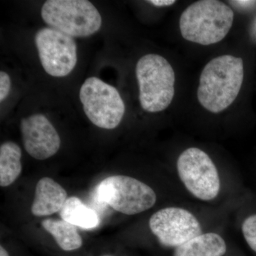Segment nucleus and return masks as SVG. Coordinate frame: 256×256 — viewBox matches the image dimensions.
<instances>
[{
	"label": "nucleus",
	"mask_w": 256,
	"mask_h": 256,
	"mask_svg": "<svg viewBox=\"0 0 256 256\" xmlns=\"http://www.w3.org/2000/svg\"><path fill=\"white\" fill-rule=\"evenodd\" d=\"M244 78V60L232 55L210 60L202 70L197 90L198 102L206 110L220 114L238 97Z\"/></svg>",
	"instance_id": "obj_1"
},
{
	"label": "nucleus",
	"mask_w": 256,
	"mask_h": 256,
	"mask_svg": "<svg viewBox=\"0 0 256 256\" xmlns=\"http://www.w3.org/2000/svg\"><path fill=\"white\" fill-rule=\"evenodd\" d=\"M233 10L218 0H201L184 10L180 18L182 36L186 41L208 46L225 38L233 25Z\"/></svg>",
	"instance_id": "obj_2"
},
{
	"label": "nucleus",
	"mask_w": 256,
	"mask_h": 256,
	"mask_svg": "<svg viewBox=\"0 0 256 256\" xmlns=\"http://www.w3.org/2000/svg\"><path fill=\"white\" fill-rule=\"evenodd\" d=\"M136 72L143 110L148 112L166 110L175 92V74L171 64L162 56L150 54L140 58Z\"/></svg>",
	"instance_id": "obj_3"
},
{
	"label": "nucleus",
	"mask_w": 256,
	"mask_h": 256,
	"mask_svg": "<svg viewBox=\"0 0 256 256\" xmlns=\"http://www.w3.org/2000/svg\"><path fill=\"white\" fill-rule=\"evenodd\" d=\"M42 18L50 28L72 37H86L96 33L102 18L87 0H48L42 8Z\"/></svg>",
	"instance_id": "obj_4"
},
{
	"label": "nucleus",
	"mask_w": 256,
	"mask_h": 256,
	"mask_svg": "<svg viewBox=\"0 0 256 256\" xmlns=\"http://www.w3.org/2000/svg\"><path fill=\"white\" fill-rule=\"evenodd\" d=\"M99 201L114 210L134 215L150 210L156 204V192L137 178L114 175L102 180L96 188Z\"/></svg>",
	"instance_id": "obj_5"
},
{
	"label": "nucleus",
	"mask_w": 256,
	"mask_h": 256,
	"mask_svg": "<svg viewBox=\"0 0 256 256\" xmlns=\"http://www.w3.org/2000/svg\"><path fill=\"white\" fill-rule=\"evenodd\" d=\"M178 176L191 194L208 202L218 196L220 174L210 156L200 148H190L180 154L176 162Z\"/></svg>",
	"instance_id": "obj_6"
},
{
	"label": "nucleus",
	"mask_w": 256,
	"mask_h": 256,
	"mask_svg": "<svg viewBox=\"0 0 256 256\" xmlns=\"http://www.w3.org/2000/svg\"><path fill=\"white\" fill-rule=\"evenodd\" d=\"M80 100L87 117L97 127L114 129L124 118L126 107L120 94L97 77H90L84 82Z\"/></svg>",
	"instance_id": "obj_7"
},
{
	"label": "nucleus",
	"mask_w": 256,
	"mask_h": 256,
	"mask_svg": "<svg viewBox=\"0 0 256 256\" xmlns=\"http://www.w3.org/2000/svg\"><path fill=\"white\" fill-rule=\"evenodd\" d=\"M35 43L42 66L48 75L64 77L72 73L77 64V45L73 37L44 28L37 32Z\"/></svg>",
	"instance_id": "obj_8"
},
{
	"label": "nucleus",
	"mask_w": 256,
	"mask_h": 256,
	"mask_svg": "<svg viewBox=\"0 0 256 256\" xmlns=\"http://www.w3.org/2000/svg\"><path fill=\"white\" fill-rule=\"evenodd\" d=\"M149 226L163 246L175 248L202 234L196 217L181 207H166L158 210L150 218Z\"/></svg>",
	"instance_id": "obj_9"
},
{
	"label": "nucleus",
	"mask_w": 256,
	"mask_h": 256,
	"mask_svg": "<svg viewBox=\"0 0 256 256\" xmlns=\"http://www.w3.org/2000/svg\"><path fill=\"white\" fill-rule=\"evenodd\" d=\"M20 128L24 149L34 159H48L60 150V139L58 133L44 114H32L23 118Z\"/></svg>",
	"instance_id": "obj_10"
},
{
	"label": "nucleus",
	"mask_w": 256,
	"mask_h": 256,
	"mask_svg": "<svg viewBox=\"0 0 256 256\" xmlns=\"http://www.w3.org/2000/svg\"><path fill=\"white\" fill-rule=\"evenodd\" d=\"M67 200V193L52 178H42L37 183L32 212L36 216H45L62 210Z\"/></svg>",
	"instance_id": "obj_11"
},
{
	"label": "nucleus",
	"mask_w": 256,
	"mask_h": 256,
	"mask_svg": "<svg viewBox=\"0 0 256 256\" xmlns=\"http://www.w3.org/2000/svg\"><path fill=\"white\" fill-rule=\"evenodd\" d=\"M226 244L220 234L202 233L176 248L174 256H223Z\"/></svg>",
	"instance_id": "obj_12"
},
{
	"label": "nucleus",
	"mask_w": 256,
	"mask_h": 256,
	"mask_svg": "<svg viewBox=\"0 0 256 256\" xmlns=\"http://www.w3.org/2000/svg\"><path fill=\"white\" fill-rule=\"evenodd\" d=\"M62 220L84 229L96 228L100 218L95 210L89 208L76 196L67 198L60 210Z\"/></svg>",
	"instance_id": "obj_13"
},
{
	"label": "nucleus",
	"mask_w": 256,
	"mask_h": 256,
	"mask_svg": "<svg viewBox=\"0 0 256 256\" xmlns=\"http://www.w3.org/2000/svg\"><path fill=\"white\" fill-rule=\"evenodd\" d=\"M22 150L12 141L0 146V186L6 188L14 182L21 174Z\"/></svg>",
	"instance_id": "obj_14"
},
{
	"label": "nucleus",
	"mask_w": 256,
	"mask_h": 256,
	"mask_svg": "<svg viewBox=\"0 0 256 256\" xmlns=\"http://www.w3.org/2000/svg\"><path fill=\"white\" fill-rule=\"evenodd\" d=\"M42 224L44 228L53 236L56 242L62 250L72 252L82 246V236L73 224L63 220H43Z\"/></svg>",
	"instance_id": "obj_15"
},
{
	"label": "nucleus",
	"mask_w": 256,
	"mask_h": 256,
	"mask_svg": "<svg viewBox=\"0 0 256 256\" xmlns=\"http://www.w3.org/2000/svg\"><path fill=\"white\" fill-rule=\"evenodd\" d=\"M242 230L248 245L256 252V214L249 216L244 220Z\"/></svg>",
	"instance_id": "obj_16"
},
{
	"label": "nucleus",
	"mask_w": 256,
	"mask_h": 256,
	"mask_svg": "<svg viewBox=\"0 0 256 256\" xmlns=\"http://www.w3.org/2000/svg\"><path fill=\"white\" fill-rule=\"evenodd\" d=\"M11 88V79L6 72H0V101L2 102L9 96Z\"/></svg>",
	"instance_id": "obj_17"
},
{
	"label": "nucleus",
	"mask_w": 256,
	"mask_h": 256,
	"mask_svg": "<svg viewBox=\"0 0 256 256\" xmlns=\"http://www.w3.org/2000/svg\"><path fill=\"white\" fill-rule=\"evenodd\" d=\"M148 2L156 6H168L174 4L176 3V1L174 0H151V1H148Z\"/></svg>",
	"instance_id": "obj_18"
},
{
	"label": "nucleus",
	"mask_w": 256,
	"mask_h": 256,
	"mask_svg": "<svg viewBox=\"0 0 256 256\" xmlns=\"http://www.w3.org/2000/svg\"><path fill=\"white\" fill-rule=\"evenodd\" d=\"M230 2L232 3V4L238 6L242 9L252 8L256 4V1H232Z\"/></svg>",
	"instance_id": "obj_19"
},
{
	"label": "nucleus",
	"mask_w": 256,
	"mask_h": 256,
	"mask_svg": "<svg viewBox=\"0 0 256 256\" xmlns=\"http://www.w3.org/2000/svg\"><path fill=\"white\" fill-rule=\"evenodd\" d=\"M0 256H10L8 252H6L4 248L2 246L1 247H0Z\"/></svg>",
	"instance_id": "obj_20"
},
{
	"label": "nucleus",
	"mask_w": 256,
	"mask_h": 256,
	"mask_svg": "<svg viewBox=\"0 0 256 256\" xmlns=\"http://www.w3.org/2000/svg\"></svg>",
	"instance_id": "obj_21"
}]
</instances>
